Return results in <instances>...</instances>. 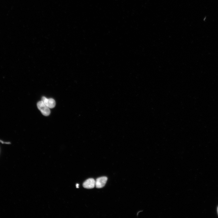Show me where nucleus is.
<instances>
[{
  "label": "nucleus",
  "mask_w": 218,
  "mask_h": 218,
  "mask_svg": "<svg viewBox=\"0 0 218 218\" xmlns=\"http://www.w3.org/2000/svg\"><path fill=\"white\" fill-rule=\"evenodd\" d=\"M78 186H79V185L78 184H77L76 185L77 188H78V187H79Z\"/></svg>",
  "instance_id": "obj_6"
},
{
  "label": "nucleus",
  "mask_w": 218,
  "mask_h": 218,
  "mask_svg": "<svg viewBox=\"0 0 218 218\" xmlns=\"http://www.w3.org/2000/svg\"><path fill=\"white\" fill-rule=\"evenodd\" d=\"M108 178L106 177H102L97 178L96 181L95 186L98 188L103 187L106 185Z\"/></svg>",
  "instance_id": "obj_2"
},
{
  "label": "nucleus",
  "mask_w": 218,
  "mask_h": 218,
  "mask_svg": "<svg viewBox=\"0 0 218 218\" xmlns=\"http://www.w3.org/2000/svg\"><path fill=\"white\" fill-rule=\"evenodd\" d=\"M96 181L94 179L90 178L87 179L83 183V187L87 189L94 188L95 186Z\"/></svg>",
  "instance_id": "obj_3"
},
{
  "label": "nucleus",
  "mask_w": 218,
  "mask_h": 218,
  "mask_svg": "<svg viewBox=\"0 0 218 218\" xmlns=\"http://www.w3.org/2000/svg\"><path fill=\"white\" fill-rule=\"evenodd\" d=\"M37 106L39 110L43 115L45 116L49 115L51 113L50 109L42 101L38 102Z\"/></svg>",
  "instance_id": "obj_1"
},
{
  "label": "nucleus",
  "mask_w": 218,
  "mask_h": 218,
  "mask_svg": "<svg viewBox=\"0 0 218 218\" xmlns=\"http://www.w3.org/2000/svg\"><path fill=\"white\" fill-rule=\"evenodd\" d=\"M42 101L49 108H53L56 106L55 101L53 99H47L45 97H43L42 98Z\"/></svg>",
  "instance_id": "obj_4"
},
{
  "label": "nucleus",
  "mask_w": 218,
  "mask_h": 218,
  "mask_svg": "<svg viewBox=\"0 0 218 218\" xmlns=\"http://www.w3.org/2000/svg\"><path fill=\"white\" fill-rule=\"evenodd\" d=\"M0 142H1L2 143H4V144H10V143L3 142L2 141H1V140H0Z\"/></svg>",
  "instance_id": "obj_5"
},
{
  "label": "nucleus",
  "mask_w": 218,
  "mask_h": 218,
  "mask_svg": "<svg viewBox=\"0 0 218 218\" xmlns=\"http://www.w3.org/2000/svg\"><path fill=\"white\" fill-rule=\"evenodd\" d=\"M217 212H218V207L217 208Z\"/></svg>",
  "instance_id": "obj_7"
}]
</instances>
